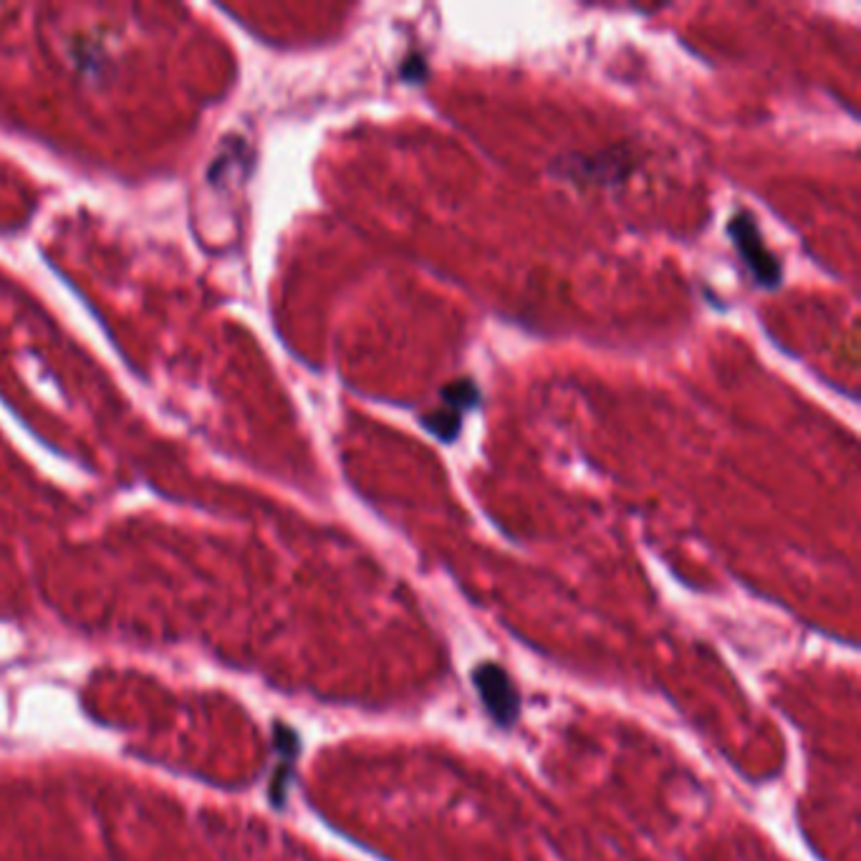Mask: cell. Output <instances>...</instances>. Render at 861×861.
Returning <instances> with one entry per match:
<instances>
[{
    "label": "cell",
    "instance_id": "6",
    "mask_svg": "<svg viewBox=\"0 0 861 861\" xmlns=\"http://www.w3.org/2000/svg\"><path fill=\"white\" fill-rule=\"evenodd\" d=\"M428 74H430L428 61H425L422 56H409L400 68V76L407 84H422L425 79H428Z\"/></svg>",
    "mask_w": 861,
    "mask_h": 861
},
{
    "label": "cell",
    "instance_id": "3",
    "mask_svg": "<svg viewBox=\"0 0 861 861\" xmlns=\"http://www.w3.org/2000/svg\"><path fill=\"white\" fill-rule=\"evenodd\" d=\"M472 682H476L480 702H483L488 716L503 727L514 725L518 712H521V695H518L508 672L493 662H483L472 674Z\"/></svg>",
    "mask_w": 861,
    "mask_h": 861
},
{
    "label": "cell",
    "instance_id": "1",
    "mask_svg": "<svg viewBox=\"0 0 861 861\" xmlns=\"http://www.w3.org/2000/svg\"><path fill=\"white\" fill-rule=\"evenodd\" d=\"M637 160L624 147H611L594 154H571L556 160V175L577 185H617L634 173Z\"/></svg>",
    "mask_w": 861,
    "mask_h": 861
},
{
    "label": "cell",
    "instance_id": "4",
    "mask_svg": "<svg viewBox=\"0 0 861 861\" xmlns=\"http://www.w3.org/2000/svg\"><path fill=\"white\" fill-rule=\"evenodd\" d=\"M422 425L432 434H438L442 442H453L457 434H460V413H455V409H447V407H440V409H434V413L425 415Z\"/></svg>",
    "mask_w": 861,
    "mask_h": 861
},
{
    "label": "cell",
    "instance_id": "2",
    "mask_svg": "<svg viewBox=\"0 0 861 861\" xmlns=\"http://www.w3.org/2000/svg\"><path fill=\"white\" fill-rule=\"evenodd\" d=\"M727 232H731L735 251L740 253V258H743V263H746V268L750 270V274H754L756 283L763 286V289H775L783 278L781 263L765 248L763 236H760L754 215L750 213L733 215L731 225H727Z\"/></svg>",
    "mask_w": 861,
    "mask_h": 861
},
{
    "label": "cell",
    "instance_id": "5",
    "mask_svg": "<svg viewBox=\"0 0 861 861\" xmlns=\"http://www.w3.org/2000/svg\"><path fill=\"white\" fill-rule=\"evenodd\" d=\"M442 400H445L447 409L463 413V409H472L478 405L480 392L470 379H460V382H450L445 390H442Z\"/></svg>",
    "mask_w": 861,
    "mask_h": 861
}]
</instances>
